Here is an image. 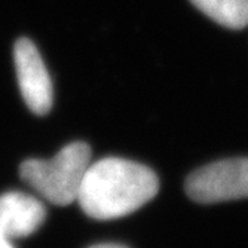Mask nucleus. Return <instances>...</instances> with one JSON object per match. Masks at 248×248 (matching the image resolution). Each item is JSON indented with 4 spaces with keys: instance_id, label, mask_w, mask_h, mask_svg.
<instances>
[{
    "instance_id": "obj_4",
    "label": "nucleus",
    "mask_w": 248,
    "mask_h": 248,
    "mask_svg": "<svg viewBox=\"0 0 248 248\" xmlns=\"http://www.w3.org/2000/svg\"><path fill=\"white\" fill-rule=\"evenodd\" d=\"M15 67L19 91L29 108L36 115H46L52 107V83L34 43L22 37L15 43Z\"/></svg>"
},
{
    "instance_id": "obj_5",
    "label": "nucleus",
    "mask_w": 248,
    "mask_h": 248,
    "mask_svg": "<svg viewBox=\"0 0 248 248\" xmlns=\"http://www.w3.org/2000/svg\"><path fill=\"white\" fill-rule=\"evenodd\" d=\"M46 218V210L34 196L22 192H8L0 196V229L12 238L34 233Z\"/></svg>"
},
{
    "instance_id": "obj_2",
    "label": "nucleus",
    "mask_w": 248,
    "mask_h": 248,
    "mask_svg": "<svg viewBox=\"0 0 248 248\" xmlns=\"http://www.w3.org/2000/svg\"><path fill=\"white\" fill-rule=\"evenodd\" d=\"M91 165V149L76 141L61 149L52 159H29L21 164L19 175L39 195L55 205H69L78 195Z\"/></svg>"
},
{
    "instance_id": "obj_3",
    "label": "nucleus",
    "mask_w": 248,
    "mask_h": 248,
    "mask_svg": "<svg viewBox=\"0 0 248 248\" xmlns=\"http://www.w3.org/2000/svg\"><path fill=\"white\" fill-rule=\"evenodd\" d=\"M190 199L199 204L248 198V157L208 164L192 172L185 185Z\"/></svg>"
},
{
    "instance_id": "obj_8",
    "label": "nucleus",
    "mask_w": 248,
    "mask_h": 248,
    "mask_svg": "<svg viewBox=\"0 0 248 248\" xmlns=\"http://www.w3.org/2000/svg\"><path fill=\"white\" fill-rule=\"evenodd\" d=\"M89 248H128V247H125L122 244H97Z\"/></svg>"
},
{
    "instance_id": "obj_6",
    "label": "nucleus",
    "mask_w": 248,
    "mask_h": 248,
    "mask_svg": "<svg viewBox=\"0 0 248 248\" xmlns=\"http://www.w3.org/2000/svg\"><path fill=\"white\" fill-rule=\"evenodd\" d=\"M213 21L232 30L248 26V0H190Z\"/></svg>"
},
{
    "instance_id": "obj_7",
    "label": "nucleus",
    "mask_w": 248,
    "mask_h": 248,
    "mask_svg": "<svg viewBox=\"0 0 248 248\" xmlns=\"http://www.w3.org/2000/svg\"><path fill=\"white\" fill-rule=\"evenodd\" d=\"M0 248H14V245L11 244L9 238L5 235V232L0 229Z\"/></svg>"
},
{
    "instance_id": "obj_1",
    "label": "nucleus",
    "mask_w": 248,
    "mask_h": 248,
    "mask_svg": "<svg viewBox=\"0 0 248 248\" xmlns=\"http://www.w3.org/2000/svg\"><path fill=\"white\" fill-rule=\"evenodd\" d=\"M157 190L159 180L150 168L121 157H106L88 167L78 202L86 216L113 220L141 208Z\"/></svg>"
}]
</instances>
